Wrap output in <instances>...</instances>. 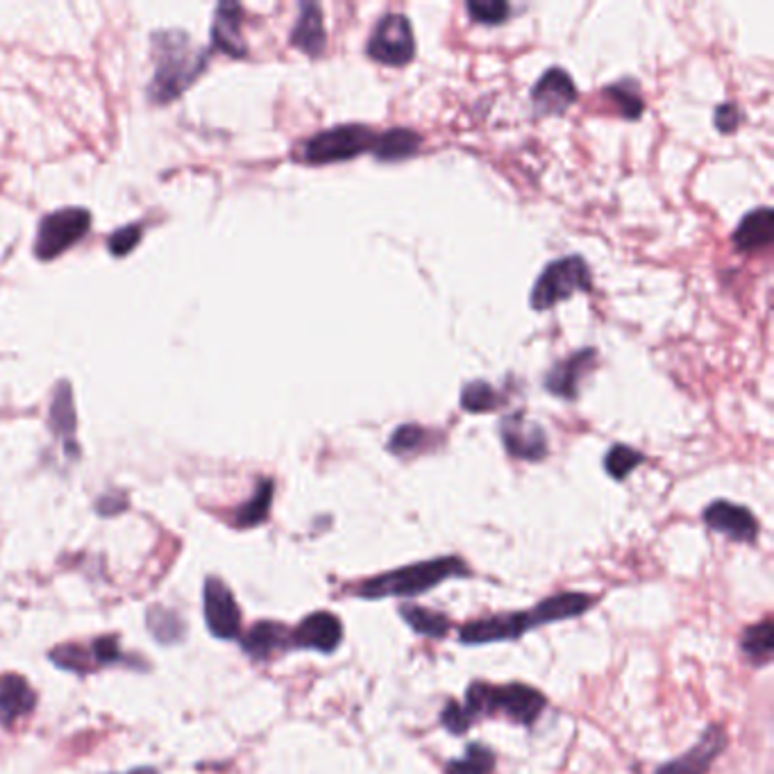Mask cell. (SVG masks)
<instances>
[{
  "mask_svg": "<svg viewBox=\"0 0 774 774\" xmlns=\"http://www.w3.org/2000/svg\"><path fill=\"white\" fill-rule=\"evenodd\" d=\"M466 575H470L468 565L459 556H438L432 561H421L397 570H389L384 575L365 580L352 589V595L363 600L414 597L436 589L447 580L466 577Z\"/></svg>",
  "mask_w": 774,
  "mask_h": 774,
  "instance_id": "obj_2",
  "label": "cell"
},
{
  "mask_svg": "<svg viewBox=\"0 0 774 774\" xmlns=\"http://www.w3.org/2000/svg\"><path fill=\"white\" fill-rule=\"evenodd\" d=\"M205 600V621L216 638H236L241 634V611L232 591L219 577H210L202 591Z\"/></svg>",
  "mask_w": 774,
  "mask_h": 774,
  "instance_id": "obj_9",
  "label": "cell"
},
{
  "mask_svg": "<svg viewBox=\"0 0 774 774\" xmlns=\"http://www.w3.org/2000/svg\"><path fill=\"white\" fill-rule=\"evenodd\" d=\"M727 750V733L720 724H711L702 739L679 759L659 765L657 774H707L715 759Z\"/></svg>",
  "mask_w": 774,
  "mask_h": 774,
  "instance_id": "obj_10",
  "label": "cell"
},
{
  "mask_svg": "<svg viewBox=\"0 0 774 774\" xmlns=\"http://www.w3.org/2000/svg\"><path fill=\"white\" fill-rule=\"evenodd\" d=\"M548 700L537 688L513 681L507 686H494L488 681H473L466 690V711L473 715H496L505 713L518 724H534L543 713Z\"/></svg>",
  "mask_w": 774,
  "mask_h": 774,
  "instance_id": "obj_3",
  "label": "cell"
},
{
  "mask_svg": "<svg viewBox=\"0 0 774 774\" xmlns=\"http://www.w3.org/2000/svg\"><path fill=\"white\" fill-rule=\"evenodd\" d=\"M375 141L378 132L369 126H337L314 135L303 148V159L311 167L335 165V161H348L363 152H373Z\"/></svg>",
  "mask_w": 774,
  "mask_h": 774,
  "instance_id": "obj_5",
  "label": "cell"
},
{
  "mask_svg": "<svg viewBox=\"0 0 774 774\" xmlns=\"http://www.w3.org/2000/svg\"><path fill=\"white\" fill-rule=\"evenodd\" d=\"M593 289L591 268L580 255H570L563 259H554L534 282L529 305L537 311H548L554 305L568 300L575 294H589Z\"/></svg>",
  "mask_w": 774,
  "mask_h": 774,
  "instance_id": "obj_4",
  "label": "cell"
},
{
  "mask_svg": "<svg viewBox=\"0 0 774 774\" xmlns=\"http://www.w3.org/2000/svg\"><path fill=\"white\" fill-rule=\"evenodd\" d=\"M51 659L60 668L73 670V672H89L92 668L98 666L94 659V651L85 649L83 645H62L51 651Z\"/></svg>",
  "mask_w": 774,
  "mask_h": 774,
  "instance_id": "obj_32",
  "label": "cell"
},
{
  "mask_svg": "<svg viewBox=\"0 0 774 774\" xmlns=\"http://www.w3.org/2000/svg\"><path fill=\"white\" fill-rule=\"evenodd\" d=\"M92 651H94L96 664H114V661L120 657L118 640L112 638V636H103V638L94 640Z\"/></svg>",
  "mask_w": 774,
  "mask_h": 774,
  "instance_id": "obj_38",
  "label": "cell"
},
{
  "mask_svg": "<svg viewBox=\"0 0 774 774\" xmlns=\"http://www.w3.org/2000/svg\"><path fill=\"white\" fill-rule=\"evenodd\" d=\"M500 436L507 453L522 462H543L548 457V436L539 423L527 421L524 414H511L500 423Z\"/></svg>",
  "mask_w": 774,
  "mask_h": 774,
  "instance_id": "obj_8",
  "label": "cell"
},
{
  "mask_svg": "<svg viewBox=\"0 0 774 774\" xmlns=\"http://www.w3.org/2000/svg\"><path fill=\"white\" fill-rule=\"evenodd\" d=\"M155 614L159 621H155L152 616H148V625L152 629V634L161 640V643H171V640H178L180 634H182V625L178 623V618L173 623H169L173 618V614H169V611H161V608H155Z\"/></svg>",
  "mask_w": 774,
  "mask_h": 774,
  "instance_id": "obj_36",
  "label": "cell"
},
{
  "mask_svg": "<svg viewBox=\"0 0 774 774\" xmlns=\"http://www.w3.org/2000/svg\"><path fill=\"white\" fill-rule=\"evenodd\" d=\"M243 651H246L248 657H253L255 661H268L279 651H284L287 647H291V632L279 625V623H257L246 636L241 640Z\"/></svg>",
  "mask_w": 774,
  "mask_h": 774,
  "instance_id": "obj_17",
  "label": "cell"
},
{
  "mask_svg": "<svg viewBox=\"0 0 774 774\" xmlns=\"http://www.w3.org/2000/svg\"><path fill=\"white\" fill-rule=\"evenodd\" d=\"M593 604H595V597L589 595V593L565 591V593H556V595L545 597L532 611H527L524 616H527L529 629H534V627H543V625H550V623L580 618V616L586 614V611Z\"/></svg>",
  "mask_w": 774,
  "mask_h": 774,
  "instance_id": "obj_16",
  "label": "cell"
},
{
  "mask_svg": "<svg viewBox=\"0 0 774 774\" xmlns=\"http://www.w3.org/2000/svg\"><path fill=\"white\" fill-rule=\"evenodd\" d=\"M500 402H502L500 393L484 380H475L462 389V410L470 414L496 412Z\"/></svg>",
  "mask_w": 774,
  "mask_h": 774,
  "instance_id": "obj_30",
  "label": "cell"
},
{
  "mask_svg": "<svg viewBox=\"0 0 774 774\" xmlns=\"http://www.w3.org/2000/svg\"><path fill=\"white\" fill-rule=\"evenodd\" d=\"M466 10L470 19L481 25H500L511 17V6L505 0H470Z\"/></svg>",
  "mask_w": 774,
  "mask_h": 774,
  "instance_id": "obj_33",
  "label": "cell"
},
{
  "mask_svg": "<svg viewBox=\"0 0 774 774\" xmlns=\"http://www.w3.org/2000/svg\"><path fill=\"white\" fill-rule=\"evenodd\" d=\"M604 96L616 105V112L627 118V120H636L643 116L645 103L643 96L638 94V85L634 79H621L616 85L604 87Z\"/></svg>",
  "mask_w": 774,
  "mask_h": 774,
  "instance_id": "obj_27",
  "label": "cell"
},
{
  "mask_svg": "<svg viewBox=\"0 0 774 774\" xmlns=\"http://www.w3.org/2000/svg\"><path fill=\"white\" fill-rule=\"evenodd\" d=\"M139 241H141V227L139 225H126V227L116 230L109 236L107 248H109V253L114 257H126L139 246Z\"/></svg>",
  "mask_w": 774,
  "mask_h": 774,
  "instance_id": "obj_35",
  "label": "cell"
},
{
  "mask_svg": "<svg viewBox=\"0 0 774 774\" xmlns=\"http://www.w3.org/2000/svg\"><path fill=\"white\" fill-rule=\"evenodd\" d=\"M494 770H496V754L479 743L468 745L462 759L445 765V774H491Z\"/></svg>",
  "mask_w": 774,
  "mask_h": 774,
  "instance_id": "obj_29",
  "label": "cell"
},
{
  "mask_svg": "<svg viewBox=\"0 0 774 774\" xmlns=\"http://www.w3.org/2000/svg\"><path fill=\"white\" fill-rule=\"evenodd\" d=\"M92 227V214L83 208H66L49 214L39 225L34 255L42 262L60 257L64 251L83 238Z\"/></svg>",
  "mask_w": 774,
  "mask_h": 774,
  "instance_id": "obj_6",
  "label": "cell"
},
{
  "mask_svg": "<svg viewBox=\"0 0 774 774\" xmlns=\"http://www.w3.org/2000/svg\"><path fill=\"white\" fill-rule=\"evenodd\" d=\"M645 462V457L634 450V447L629 445H623V443H616L611 450L606 453L604 457V470L608 473V477H614L616 481H623L627 479L640 464Z\"/></svg>",
  "mask_w": 774,
  "mask_h": 774,
  "instance_id": "obj_31",
  "label": "cell"
},
{
  "mask_svg": "<svg viewBox=\"0 0 774 774\" xmlns=\"http://www.w3.org/2000/svg\"><path fill=\"white\" fill-rule=\"evenodd\" d=\"M704 522L713 532L739 543H754L759 537V522L752 511L727 500L711 502L704 511Z\"/></svg>",
  "mask_w": 774,
  "mask_h": 774,
  "instance_id": "obj_14",
  "label": "cell"
},
{
  "mask_svg": "<svg viewBox=\"0 0 774 774\" xmlns=\"http://www.w3.org/2000/svg\"><path fill=\"white\" fill-rule=\"evenodd\" d=\"M421 135L410 130V128H391L382 135H378L373 155L380 161H402L410 159L421 150Z\"/></svg>",
  "mask_w": 774,
  "mask_h": 774,
  "instance_id": "obj_22",
  "label": "cell"
},
{
  "mask_svg": "<svg viewBox=\"0 0 774 774\" xmlns=\"http://www.w3.org/2000/svg\"><path fill=\"white\" fill-rule=\"evenodd\" d=\"M51 430L62 436L64 441H71L77 427L75 418V404H73V393L68 382H60L53 391V402H51Z\"/></svg>",
  "mask_w": 774,
  "mask_h": 774,
  "instance_id": "obj_24",
  "label": "cell"
},
{
  "mask_svg": "<svg viewBox=\"0 0 774 774\" xmlns=\"http://www.w3.org/2000/svg\"><path fill=\"white\" fill-rule=\"evenodd\" d=\"M36 704L34 690L19 675L0 677V724L10 727L19 718L28 715Z\"/></svg>",
  "mask_w": 774,
  "mask_h": 774,
  "instance_id": "obj_19",
  "label": "cell"
},
{
  "mask_svg": "<svg viewBox=\"0 0 774 774\" xmlns=\"http://www.w3.org/2000/svg\"><path fill=\"white\" fill-rule=\"evenodd\" d=\"M524 632H529L524 614H500V616H488L481 621L466 623L459 629V643L488 645V643L518 640Z\"/></svg>",
  "mask_w": 774,
  "mask_h": 774,
  "instance_id": "obj_15",
  "label": "cell"
},
{
  "mask_svg": "<svg viewBox=\"0 0 774 774\" xmlns=\"http://www.w3.org/2000/svg\"><path fill=\"white\" fill-rule=\"evenodd\" d=\"M400 618L410 625L416 634L441 640L450 634V621H447L438 611H430L416 604H402L400 606Z\"/></svg>",
  "mask_w": 774,
  "mask_h": 774,
  "instance_id": "obj_23",
  "label": "cell"
},
{
  "mask_svg": "<svg viewBox=\"0 0 774 774\" xmlns=\"http://www.w3.org/2000/svg\"><path fill=\"white\" fill-rule=\"evenodd\" d=\"M273 491H275L273 481L271 479H262L255 496L236 511L234 524L241 527V529L262 524L268 518V511H271V505H273Z\"/></svg>",
  "mask_w": 774,
  "mask_h": 774,
  "instance_id": "obj_25",
  "label": "cell"
},
{
  "mask_svg": "<svg viewBox=\"0 0 774 774\" xmlns=\"http://www.w3.org/2000/svg\"><path fill=\"white\" fill-rule=\"evenodd\" d=\"M291 46L303 51L309 57H320L328 46V34H325L322 10L316 3H303L296 28L291 30Z\"/></svg>",
  "mask_w": 774,
  "mask_h": 774,
  "instance_id": "obj_18",
  "label": "cell"
},
{
  "mask_svg": "<svg viewBox=\"0 0 774 774\" xmlns=\"http://www.w3.org/2000/svg\"><path fill=\"white\" fill-rule=\"evenodd\" d=\"M427 445H430V432L423 430L421 425H412V423L400 425L386 443L389 453H393L395 457L418 455L421 450H425Z\"/></svg>",
  "mask_w": 774,
  "mask_h": 774,
  "instance_id": "obj_28",
  "label": "cell"
},
{
  "mask_svg": "<svg viewBox=\"0 0 774 774\" xmlns=\"http://www.w3.org/2000/svg\"><path fill=\"white\" fill-rule=\"evenodd\" d=\"M343 640V625L328 611H316L291 632V647L332 655Z\"/></svg>",
  "mask_w": 774,
  "mask_h": 774,
  "instance_id": "obj_13",
  "label": "cell"
},
{
  "mask_svg": "<svg viewBox=\"0 0 774 774\" xmlns=\"http://www.w3.org/2000/svg\"><path fill=\"white\" fill-rule=\"evenodd\" d=\"M741 120H743V112L739 105H733V103H724V105H718L715 107V114H713V124L718 128V132L722 135H731V132H736L739 126H741Z\"/></svg>",
  "mask_w": 774,
  "mask_h": 774,
  "instance_id": "obj_37",
  "label": "cell"
},
{
  "mask_svg": "<svg viewBox=\"0 0 774 774\" xmlns=\"http://www.w3.org/2000/svg\"><path fill=\"white\" fill-rule=\"evenodd\" d=\"M741 647L745 655L750 657V661H754V666H765L772 659V649H774V627L772 621L765 618L759 625H752L741 640Z\"/></svg>",
  "mask_w": 774,
  "mask_h": 774,
  "instance_id": "obj_26",
  "label": "cell"
},
{
  "mask_svg": "<svg viewBox=\"0 0 774 774\" xmlns=\"http://www.w3.org/2000/svg\"><path fill=\"white\" fill-rule=\"evenodd\" d=\"M365 55L384 66H406L416 55V36L404 14H386L375 25Z\"/></svg>",
  "mask_w": 774,
  "mask_h": 774,
  "instance_id": "obj_7",
  "label": "cell"
},
{
  "mask_svg": "<svg viewBox=\"0 0 774 774\" xmlns=\"http://www.w3.org/2000/svg\"><path fill=\"white\" fill-rule=\"evenodd\" d=\"M577 100V87L563 68H548L532 89V107L537 116H561Z\"/></svg>",
  "mask_w": 774,
  "mask_h": 774,
  "instance_id": "obj_11",
  "label": "cell"
},
{
  "mask_svg": "<svg viewBox=\"0 0 774 774\" xmlns=\"http://www.w3.org/2000/svg\"><path fill=\"white\" fill-rule=\"evenodd\" d=\"M774 236V214L770 208L750 212L733 232V246L741 253H754L770 246Z\"/></svg>",
  "mask_w": 774,
  "mask_h": 774,
  "instance_id": "obj_21",
  "label": "cell"
},
{
  "mask_svg": "<svg viewBox=\"0 0 774 774\" xmlns=\"http://www.w3.org/2000/svg\"><path fill=\"white\" fill-rule=\"evenodd\" d=\"M597 352L593 348H584L568 359L554 363L545 373V391L552 395H559L563 400H577L580 397V384L582 380L595 369Z\"/></svg>",
  "mask_w": 774,
  "mask_h": 774,
  "instance_id": "obj_12",
  "label": "cell"
},
{
  "mask_svg": "<svg viewBox=\"0 0 774 774\" xmlns=\"http://www.w3.org/2000/svg\"><path fill=\"white\" fill-rule=\"evenodd\" d=\"M241 21H243V10L236 3H221L214 14V25H212V36L214 46L227 53L230 57H246L248 49L246 42L241 36Z\"/></svg>",
  "mask_w": 774,
  "mask_h": 774,
  "instance_id": "obj_20",
  "label": "cell"
},
{
  "mask_svg": "<svg viewBox=\"0 0 774 774\" xmlns=\"http://www.w3.org/2000/svg\"><path fill=\"white\" fill-rule=\"evenodd\" d=\"M155 77L150 83V98L155 103H171L205 68V53L193 49L184 32H157L152 39Z\"/></svg>",
  "mask_w": 774,
  "mask_h": 774,
  "instance_id": "obj_1",
  "label": "cell"
},
{
  "mask_svg": "<svg viewBox=\"0 0 774 774\" xmlns=\"http://www.w3.org/2000/svg\"><path fill=\"white\" fill-rule=\"evenodd\" d=\"M473 715L466 711V707L457 700H447L443 711H441V724L455 733V736H462V733H466L470 727H473Z\"/></svg>",
  "mask_w": 774,
  "mask_h": 774,
  "instance_id": "obj_34",
  "label": "cell"
}]
</instances>
